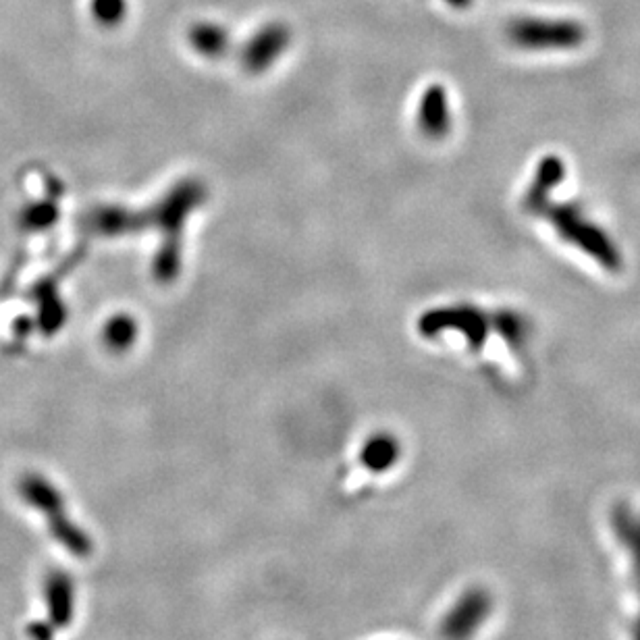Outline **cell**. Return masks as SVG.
Masks as SVG:
<instances>
[{
    "mask_svg": "<svg viewBox=\"0 0 640 640\" xmlns=\"http://www.w3.org/2000/svg\"><path fill=\"white\" fill-rule=\"evenodd\" d=\"M545 215L547 221L553 225L557 235L564 242L576 246L586 256H591L599 262L605 271L620 273L622 271V254L611 242L607 233L599 229L595 223L586 219L580 206L576 204H553V200L539 212Z\"/></svg>",
    "mask_w": 640,
    "mask_h": 640,
    "instance_id": "1",
    "label": "cell"
},
{
    "mask_svg": "<svg viewBox=\"0 0 640 640\" xmlns=\"http://www.w3.org/2000/svg\"><path fill=\"white\" fill-rule=\"evenodd\" d=\"M508 38L522 50H572L586 40V30L574 19L520 17L508 25Z\"/></svg>",
    "mask_w": 640,
    "mask_h": 640,
    "instance_id": "2",
    "label": "cell"
},
{
    "mask_svg": "<svg viewBox=\"0 0 640 640\" xmlns=\"http://www.w3.org/2000/svg\"><path fill=\"white\" fill-rule=\"evenodd\" d=\"M420 329L426 335H435L443 329H456L464 333V337L468 339V343L474 350H478L483 348L489 337L491 320L474 306H456V308H443V310L429 312L422 318Z\"/></svg>",
    "mask_w": 640,
    "mask_h": 640,
    "instance_id": "3",
    "label": "cell"
},
{
    "mask_svg": "<svg viewBox=\"0 0 640 640\" xmlns=\"http://www.w3.org/2000/svg\"><path fill=\"white\" fill-rule=\"evenodd\" d=\"M291 44V32L285 23L271 21L262 25L246 42L242 59L250 73H262L279 61Z\"/></svg>",
    "mask_w": 640,
    "mask_h": 640,
    "instance_id": "4",
    "label": "cell"
},
{
    "mask_svg": "<svg viewBox=\"0 0 640 640\" xmlns=\"http://www.w3.org/2000/svg\"><path fill=\"white\" fill-rule=\"evenodd\" d=\"M491 613V597L485 591L466 593L443 620V634L449 640H468Z\"/></svg>",
    "mask_w": 640,
    "mask_h": 640,
    "instance_id": "5",
    "label": "cell"
},
{
    "mask_svg": "<svg viewBox=\"0 0 640 640\" xmlns=\"http://www.w3.org/2000/svg\"><path fill=\"white\" fill-rule=\"evenodd\" d=\"M25 495H28V499H32L34 503H38L40 508L46 510L52 518H57V524H55L57 537L67 547H71L73 553H77V555H88L90 553L88 537L82 535V532H79L71 522L61 518V512H59L61 510V499L55 493V489H50L48 483H44V480H40V478H30L28 483H25Z\"/></svg>",
    "mask_w": 640,
    "mask_h": 640,
    "instance_id": "6",
    "label": "cell"
},
{
    "mask_svg": "<svg viewBox=\"0 0 640 640\" xmlns=\"http://www.w3.org/2000/svg\"><path fill=\"white\" fill-rule=\"evenodd\" d=\"M611 524L613 530H616V537L624 543L632 559V580L640 603V512L630 510L628 505H620V508H616L611 514ZM632 636L634 640H640V609L636 626L632 628Z\"/></svg>",
    "mask_w": 640,
    "mask_h": 640,
    "instance_id": "7",
    "label": "cell"
},
{
    "mask_svg": "<svg viewBox=\"0 0 640 640\" xmlns=\"http://www.w3.org/2000/svg\"><path fill=\"white\" fill-rule=\"evenodd\" d=\"M564 177H566L564 160L555 154L545 156L539 163L537 175L530 181V188L524 196V202H522L524 210H528L530 215H539V212L551 202L553 190L564 181Z\"/></svg>",
    "mask_w": 640,
    "mask_h": 640,
    "instance_id": "8",
    "label": "cell"
},
{
    "mask_svg": "<svg viewBox=\"0 0 640 640\" xmlns=\"http://www.w3.org/2000/svg\"><path fill=\"white\" fill-rule=\"evenodd\" d=\"M418 125L424 136L431 140H441L447 136V131L451 127V115H449L447 94L439 84L431 86L424 92L420 102Z\"/></svg>",
    "mask_w": 640,
    "mask_h": 640,
    "instance_id": "9",
    "label": "cell"
},
{
    "mask_svg": "<svg viewBox=\"0 0 640 640\" xmlns=\"http://www.w3.org/2000/svg\"><path fill=\"white\" fill-rule=\"evenodd\" d=\"M190 42L198 55L206 59H223L229 52L231 36L221 23L200 21L190 30Z\"/></svg>",
    "mask_w": 640,
    "mask_h": 640,
    "instance_id": "10",
    "label": "cell"
},
{
    "mask_svg": "<svg viewBox=\"0 0 640 640\" xmlns=\"http://www.w3.org/2000/svg\"><path fill=\"white\" fill-rule=\"evenodd\" d=\"M399 460V443L391 435H377L366 441L362 449V462L366 468L383 472Z\"/></svg>",
    "mask_w": 640,
    "mask_h": 640,
    "instance_id": "11",
    "label": "cell"
},
{
    "mask_svg": "<svg viewBox=\"0 0 640 640\" xmlns=\"http://www.w3.org/2000/svg\"><path fill=\"white\" fill-rule=\"evenodd\" d=\"M491 327L499 333V337H503V341L508 343L514 352L524 348L528 339V323L520 314L512 310L497 312L491 320Z\"/></svg>",
    "mask_w": 640,
    "mask_h": 640,
    "instance_id": "12",
    "label": "cell"
},
{
    "mask_svg": "<svg viewBox=\"0 0 640 640\" xmlns=\"http://www.w3.org/2000/svg\"><path fill=\"white\" fill-rule=\"evenodd\" d=\"M90 13L102 28H119L129 13V0H90Z\"/></svg>",
    "mask_w": 640,
    "mask_h": 640,
    "instance_id": "13",
    "label": "cell"
},
{
    "mask_svg": "<svg viewBox=\"0 0 640 640\" xmlns=\"http://www.w3.org/2000/svg\"><path fill=\"white\" fill-rule=\"evenodd\" d=\"M138 325L133 323L131 316H115L109 325L104 329V339L111 345L113 350H125L136 341Z\"/></svg>",
    "mask_w": 640,
    "mask_h": 640,
    "instance_id": "14",
    "label": "cell"
},
{
    "mask_svg": "<svg viewBox=\"0 0 640 640\" xmlns=\"http://www.w3.org/2000/svg\"><path fill=\"white\" fill-rule=\"evenodd\" d=\"M55 217H57L55 206H50L46 202L32 204L23 210V223L30 229H44L50 223H55Z\"/></svg>",
    "mask_w": 640,
    "mask_h": 640,
    "instance_id": "15",
    "label": "cell"
},
{
    "mask_svg": "<svg viewBox=\"0 0 640 640\" xmlns=\"http://www.w3.org/2000/svg\"><path fill=\"white\" fill-rule=\"evenodd\" d=\"M447 3H449L451 7H458V9H464V7H468V5H470V0H447Z\"/></svg>",
    "mask_w": 640,
    "mask_h": 640,
    "instance_id": "16",
    "label": "cell"
}]
</instances>
